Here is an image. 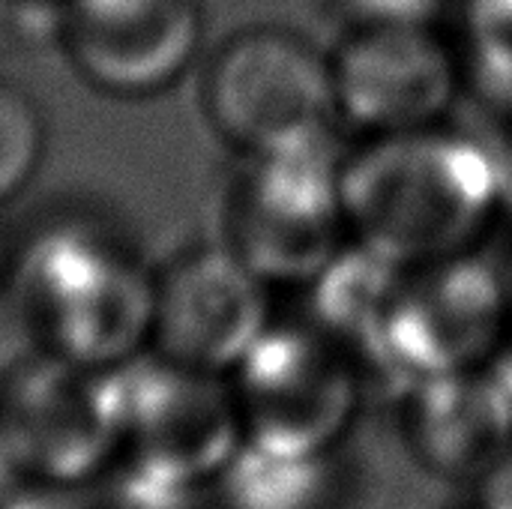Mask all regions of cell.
I'll list each match as a JSON object with an SVG mask.
<instances>
[{"label": "cell", "mask_w": 512, "mask_h": 509, "mask_svg": "<svg viewBox=\"0 0 512 509\" xmlns=\"http://www.w3.org/2000/svg\"><path fill=\"white\" fill-rule=\"evenodd\" d=\"M339 180L351 246L396 270L477 252L504 198L495 156L447 123L357 138Z\"/></svg>", "instance_id": "1"}, {"label": "cell", "mask_w": 512, "mask_h": 509, "mask_svg": "<svg viewBox=\"0 0 512 509\" xmlns=\"http://www.w3.org/2000/svg\"><path fill=\"white\" fill-rule=\"evenodd\" d=\"M9 288L30 345L96 372L150 351L156 270L114 228L57 222L12 252Z\"/></svg>", "instance_id": "2"}, {"label": "cell", "mask_w": 512, "mask_h": 509, "mask_svg": "<svg viewBox=\"0 0 512 509\" xmlns=\"http://www.w3.org/2000/svg\"><path fill=\"white\" fill-rule=\"evenodd\" d=\"M198 102L240 159L339 150L345 132L330 45L288 24H246L204 60Z\"/></svg>", "instance_id": "3"}, {"label": "cell", "mask_w": 512, "mask_h": 509, "mask_svg": "<svg viewBox=\"0 0 512 509\" xmlns=\"http://www.w3.org/2000/svg\"><path fill=\"white\" fill-rule=\"evenodd\" d=\"M228 384L246 450L279 462L333 456L369 390L354 354L312 321H273Z\"/></svg>", "instance_id": "4"}, {"label": "cell", "mask_w": 512, "mask_h": 509, "mask_svg": "<svg viewBox=\"0 0 512 509\" xmlns=\"http://www.w3.org/2000/svg\"><path fill=\"white\" fill-rule=\"evenodd\" d=\"M123 453L114 372L30 348L0 369V459L15 480L84 489Z\"/></svg>", "instance_id": "5"}, {"label": "cell", "mask_w": 512, "mask_h": 509, "mask_svg": "<svg viewBox=\"0 0 512 509\" xmlns=\"http://www.w3.org/2000/svg\"><path fill=\"white\" fill-rule=\"evenodd\" d=\"M342 150L240 159L222 204V243L270 288L312 285L351 246Z\"/></svg>", "instance_id": "6"}, {"label": "cell", "mask_w": 512, "mask_h": 509, "mask_svg": "<svg viewBox=\"0 0 512 509\" xmlns=\"http://www.w3.org/2000/svg\"><path fill=\"white\" fill-rule=\"evenodd\" d=\"M123 453L114 468L174 492H204L246 450L225 375L144 351L114 369Z\"/></svg>", "instance_id": "7"}, {"label": "cell", "mask_w": 512, "mask_h": 509, "mask_svg": "<svg viewBox=\"0 0 512 509\" xmlns=\"http://www.w3.org/2000/svg\"><path fill=\"white\" fill-rule=\"evenodd\" d=\"M330 60L342 123L357 138L447 123L465 87L456 45L420 18H366L330 45Z\"/></svg>", "instance_id": "8"}, {"label": "cell", "mask_w": 512, "mask_h": 509, "mask_svg": "<svg viewBox=\"0 0 512 509\" xmlns=\"http://www.w3.org/2000/svg\"><path fill=\"white\" fill-rule=\"evenodd\" d=\"M512 297L477 252L396 270L384 354L399 381L486 369L507 342Z\"/></svg>", "instance_id": "9"}, {"label": "cell", "mask_w": 512, "mask_h": 509, "mask_svg": "<svg viewBox=\"0 0 512 509\" xmlns=\"http://www.w3.org/2000/svg\"><path fill=\"white\" fill-rule=\"evenodd\" d=\"M273 321V288L225 243L183 249L156 270L150 351L162 360L228 378Z\"/></svg>", "instance_id": "10"}, {"label": "cell", "mask_w": 512, "mask_h": 509, "mask_svg": "<svg viewBox=\"0 0 512 509\" xmlns=\"http://www.w3.org/2000/svg\"><path fill=\"white\" fill-rule=\"evenodd\" d=\"M60 42L87 84L111 96L168 90L198 57V0H60Z\"/></svg>", "instance_id": "11"}, {"label": "cell", "mask_w": 512, "mask_h": 509, "mask_svg": "<svg viewBox=\"0 0 512 509\" xmlns=\"http://www.w3.org/2000/svg\"><path fill=\"white\" fill-rule=\"evenodd\" d=\"M399 435L426 474L480 486L510 453V405L489 369L414 378L399 390Z\"/></svg>", "instance_id": "12"}, {"label": "cell", "mask_w": 512, "mask_h": 509, "mask_svg": "<svg viewBox=\"0 0 512 509\" xmlns=\"http://www.w3.org/2000/svg\"><path fill=\"white\" fill-rule=\"evenodd\" d=\"M48 126L39 102L0 78V207L18 198L42 168Z\"/></svg>", "instance_id": "13"}, {"label": "cell", "mask_w": 512, "mask_h": 509, "mask_svg": "<svg viewBox=\"0 0 512 509\" xmlns=\"http://www.w3.org/2000/svg\"><path fill=\"white\" fill-rule=\"evenodd\" d=\"M75 495H81V489L18 483L0 498V509H81V501Z\"/></svg>", "instance_id": "14"}, {"label": "cell", "mask_w": 512, "mask_h": 509, "mask_svg": "<svg viewBox=\"0 0 512 509\" xmlns=\"http://www.w3.org/2000/svg\"><path fill=\"white\" fill-rule=\"evenodd\" d=\"M9 264H12V246H9L6 228H3V222H0V285L9 279Z\"/></svg>", "instance_id": "15"}, {"label": "cell", "mask_w": 512, "mask_h": 509, "mask_svg": "<svg viewBox=\"0 0 512 509\" xmlns=\"http://www.w3.org/2000/svg\"><path fill=\"white\" fill-rule=\"evenodd\" d=\"M441 509H501V507L489 504L486 498H474V501H465V504H453V507H441Z\"/></svg>", "instance_id": "16"}]
</instances>
